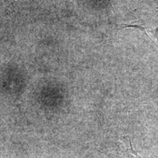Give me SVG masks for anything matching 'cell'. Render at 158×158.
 <instances>
[{
    "mask_svg": "<svg viewBox=\"0 0 158 158\" xmlns=\"http://www.w3.org/2000/svg\"><path fill=\"white\" fill-rule=\"evenodd\" d=\"M127 152L130 154L131 158H143L141 156H140L136 152L135 150L133 149V147H132V144L130 142H129V145H127Z\"/></svg>",
    "mask_w": 158,
    "mask_h": 158,
    "instance_id": "7a4b0ae2",
    "label": "cell"
},
{
    "mask_svg": "<svg viewBox=\"0 0 158 158\" xmlns=\"http://www.w3.org/2000/svg\"><path fill=\"white\" fill-rule=\"evenodd\" d=\"M135 26L144 30L158 46V15L138 21Z\"/></svg>",
    "mask_w": 158,
    "mask_h": 158,
    "instance_id": "6da1fadb",
    "label": "cell"
}]
</instances>
